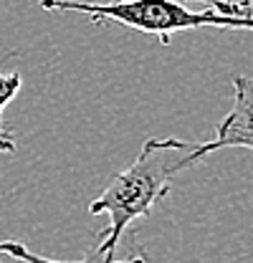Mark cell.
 I'll use <instances>...</instances> for the list:
<instances>
[{"instance_id":"cell-3","label":"cell","mask_w":253,"mask_h":263,"mask_svg":"<svg viewBox=\"0 0 253 263\" xmlns=\"http://www.w3.org/2000/svg\"><path fill=\"white\" fill-rule=\"evenodd\" d=\"M228 147H241L253 149V79L248 76H233V106L225 114L215 129V137L203 144H192L188 152H183L177 170H188L197 164L203 157L228 149Z\"/></svg>"},{"instance_id":"cell-2","label":"cell","mask_w":253,"mask_h":263,"mask_svg":"<svg viewBox=\"0 0 253 263\" xmlns=\"http://www.w3.org/2000/svg\"><path fill=\"white\" fill-rule=\"evenodd\" d=\"M43 10L51 13H76L92 23H117L132 31L155 35L162 46L180 31L195 28H225V31H253V18L223 15L215 10H190L180 0H41Z\"/></svg>"},{"instance_id":"cell-7","label":"cell","mask_w":253,"mask_h":263,"mask_svg":"<svg viewBox=\"0 0 253 263\" xmlns=\"http://www.w3.org/2000/svg\"><path fill=\"white\" fill-rule=\"evenodd\" d=\"M238 5H241V13L246 18H253V0H238Z\"/></svg>"},{"instance_id":"cell-4","label":"cell","mask_w":253,"mask_h":263,"mask_svg":"<svg viewBox=\"0 0 253 263\" xmlns=\"http://www.w3.org/2000/svg\"><path fill=\"white\" fill-rule=\"evenodd\" d=\"M0 253H5V256H10V258L23 261V263H150L144 253H137L134 258H127V261L109 258L99 246L92 248L81 261H56V258H46V256H38V253L28 251V248H26V243H21V240H0Z\"/></svg>"},{"instance_id":"cell-1","label":"cell","mask_w":253,"mask_h":263,"mask_svg":"<svg viewBox=\"0 0 253 263\" xmlns=\"http://www.w3.org/2000/svg\"><path fill=\"white\" fill-rule=\"evenodd\" d=\"M190 142L177 137H150L142 142L139 155L127 170H122L112 182L89 202L92 215H106L109 226L99 235V248L114 258L117 246L124 235V230L152 213L162 197H167L172 187V177L180 175L175 155L188 152Z\"/></svg>"},{"instance_id":"cell-6","label":"cell","mask_w":253,"mask_h":263,"mask_svg":"<svg viewBox=\"0 0 253 263\" xmlns=\"http://www.w3.org/2000/svg\"><path fill=\"white\" fill-rule=\"evenodd\" d=\"M190 3H203L208 10H215V13H223V15L246 18V15L241 13V5H238V0H190Z\"/></svg>"},{"instance_id":"cell-5","label":"cell","mask_w":253,"mask_h":263,"mask_svg":"<svg viewBox=\"0 0 253 263\" xmlns=\"http://www.w3.org/2000/svg\"><path fill=\"white\" fill-rule=\"evenodd\" d=\"M21 86H23V79H21L18 71H0V152H13L15 149V142H13L15 137L3 122V109L15 99Z\"/></svg>"}]
</instances>
